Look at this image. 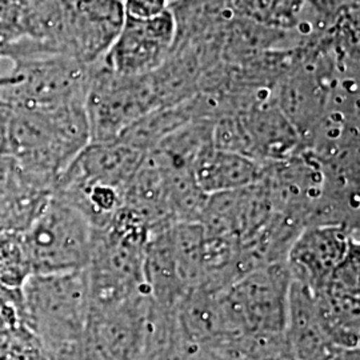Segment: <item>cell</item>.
Masks as SVG:
<instances>
[{"instance_id":"obj_1","label":"cell","mask_w":360,"mask_h":360,"mask_svg":"<svg viewBox=\"0 0 360 360\" xmlns=\"http://www.w3.org/2000/svg\"><path fill=\"white\" fill-rule=\"evenodd\" d=\"M91 142L84 102L52 110H20L0 104V155L55 184Z\"/></svg>"},{"instance_id":"obj_2","label":"cell","mask_w":360,"mask_h":360,"mask_svg":"<svg viewBox=\"0 0 360 360\" xmlns=\"http://www.w3.org/2000/svg\"><path fill=\"white\" fill-rule=\"evenodd\" d=\"M148 235L147 224L127 207L105 227L95 230L86 269L90 309H112L134 296L148 294L144 279Z\"/></svg>"},{"instance_id":"obj_3","label":"cell","mask_w":360,"mask_h":360,"mask_svg":"<svg viewBox=\"0 0 360 360\" xmlns=\"http://www.w3.org/2000/svg\"><path fill=\"white\" fill-rule=\"evenodd\" d=\"M19 292L23 326L51 354L83 339L91 309L86 270L34 274Z\"/></svg>"},{"instance_id":"obj_4","label":"cell","mask_w":360,"mask_h":360,"mask_svg":"<svg viewBox=\"0 0 360 360\" xmlns=\"http://www.w3.org/2000/svg\"><path fill=\"white\" fill-rule=\"evenodd\" d=\"M23 236L34 274H63L87 269L95 229L77 208L52 193Z\"/></svg>"},{"instance_id":"obj_5","label":"cell","mask_w":360,"mask_h":360,"mask_svg":"<svg viewBox=\"0 0 360 360\" xmlns=\"http://www.w3.org/2000/svg\"><path fill=\"white\" fill-rule=\"evenodd\" d=\"M15 80L0 87V104L20 110H52L84 102L91 65L67 55L13 62Z\"/></svg>"},{"instance_id":"obj_6","label":"cell","mask_w":360,"mask_h":360,"mask_svg":"<svg viewBox=\"0 0 360 360\" xmlns=\"http://www.w3.org/2000/svg\"><path fill=\"white\" fill-rule=\"evenodd\" d=\"M84 107L91 142H114L129 126L159 108L150 74L119 75L102 60L91 65Z\"/></svg>"},{"instance_id":"obj_7","label":"cell","mask_w":360,"mask_h":360,"mask_svg":"<svg viewBox=\"0 0 360 360\" xmlns=\"http://www.w3.org/2000/svg\"><path fill=\"white\" fill-rule=\"evenodd\" d=\"M291 276L285 263L259 267L220 292L240 336H285Z\"/></svg>"},{"instance_id":"obj_8","label":"cell","mask_w":360,"mask_h":360,"mask_svg":"<svg viewBox=\"0 0 360 360\" xmlns=\"http://www.w3.org/2000/svg\"><path fill=\"white\" fill-rule=\"evenodd\" d=\"M175 40L176 22L171 8L143 19L126 15L119 35L101 60L119 75H147L167 60Z\"/></svg>"},{"instance_id":"obj_9","label":"cell","mask_w":360,"mask_h":360,"mask_svg":"<svg viewBox=\"0 0 360 360\" xmlns=\"http://www.w3.org/2000/svg\"><path fill=\"white\" fill-rule=\"evenodd\" d=\"M142 153L123 143L90 142L58 176L53 191L105 188L126 193L139 167Z\"/></svg>"},{"instance_id":"obj_10","label":"cell","mask_w":360,"mask_h":360,"mask_svg":"<svg viewBox=\"0 0 360 360\" xmlns=\"http://www.w3.org/2000/svg\"><path fill=\"white\" fill-rule=\"evenodd\" d=\"M356 245L359 231L335 226L304 227L285 257L291 281L318 291Z\"/></svg>"},{"instance_id":"obj_11","label":"cell","mask_w":360,"mask_h":360,"mask_svg":"<svg viewBox=\"0 0 360 360\" xmlns=\"http://www.w3.org/2000/svg\"><path fill=\"white\" fill-rule=\"evenodd\" d=\"M53 183L0 155V232L25 233L50 202Z\"/></svg>"},{"instance_id":"obj_12","label":"cell","mask_w":360,"mask_h":360,"mask_svg":"<svg viewBox=\"0 0 360 360\" xmlns=\"http://www.w3.org/2000/svg\"><path fill=\"white\" fill-rule=\"evenodd\" d=\"M238 114L245 127L251 159L260 163L282 162L303 148L297 131L284 116L275 96Z\"/></svg>"},{"instance_id":"obj_13","label":"cell","mask_w":360,"mask_h":360,"mask_svg":"<svg viewBox=\"0 0 360 360\" xmlns=\"http://www.w3.org/2000/svg\"><path fill=\"white\" fill-rule=\"evenodd\" d=\"M124 18L122 0H72L75 58L86 65L99 62L115 41Z\"/></svg>"},{"instance_id":"obj_14","label":"cell","mask_w":360,"mask_h":360,"mask_svg":"<svg viewBox=\"0 0 360 360\" xmlns=\"http://www.w3.org/2000/svg\"><path fill=\"white\" fill-rule=\"evenodd\" d=\"M285 342L294 360H327L334 345L323 331L314 291L291 281Z\"/></svg>"},{"instance_id":"obj_15","label":"cell","mask_w":360,"mask_h":360,"mask_svg":"<svg viewBox=\"0 0 360 360\" xmlns=\"http://www.w3.org/2000/svg\"><path fill=\"white\" fill-rule=\"evenodd\" d=\"M266 163L245 155L207 147L193 163L195 181L200 191L208 195L230 193L259 183Z\"/></svg>"},{"instance_id":"obj_16","label":"cell","mask_w":360,"mask_h":360,"mask_svg":"<svg viewBox=\"0 0 360 360\" xmlns=\"http://www.w3.org/2000/svg\"><path fill=\"white\" fill-rule=\"evenodd\" d=\"M309 0H233L235 16L263 26L297 31Z\"/></svg>"},{"instance_id":"obj_17","label":"cell","mask_w":360,"mask_h":360,"mask_svg":"<svg viewBox=\"0 0 360 360\" xmlns=\"http://www.w3.org/2000/svg\"><path fill=\"white\" fill-rule=\"evenodd\" d=\"M34 275L23 233L0 232V285L20 290Z\"/></svg>"},{"instance_id":"obj_18","label":"cell","mask_w":360,"mask_h":360,"mask_svg":"<svg viewBox=\"0 0 360 360\" xmlns=\"http://www.w3.org/2000/svg\"><path fill=\"white\" fill-rule=\"evenodd\" d=\"M25 40V0H0V58Z\"/></svg>"},{"instance_id":"obj_19","label":"cell","mask_w":360,"mask_h":360,"mask_svg":"<svg viewBox=\"0 0 360 360\" xmlns=\"http://www.w3.org/2000/svg\"><path fill=\"white\" fill-rule=\"evenodd\" d=\"M22 326L19 290L0 285V339Z\"/></svg>"},{"instance_id":"obj_20","label":"cell","mask_w":360,"mask_h":360,"mask_svg":"<svg viewBox=\"0 0 360 360\" xmlns=\"http://www.w3.org/2000/svg\"><path fill=\"white\" fill-rule=\"evenodd\" d=\"M126 15L132 18H153L171 8L172 0H122Z\"/></svg>"},{"instance_id":"obj_21","label":"cell","mask_w":360,"mask_h":360,"mask_svg":"<svg viewBox=\"0 0 360 360\" xmlns=\"http://www.w3.org/2000/svg\"><path fill=\"white\" fill-rule=\"evenodd\" d=\"M53 360H94L83 345V339L77 343L59 348L51 354Z\"/></svg>"},{"instance_id":"obj_22","label":"cell","mask_w":360,"mask_h":360,"mask_svg":"<svg viewBox=\"0 0 360 360\" xmlns=\"http://www.w3.org/2000/svg\"><path fill=\"white\" fill-rule=\"evenodd\" d=\"M327 360H359V348L336 347Z\"/></svg>"},{"instance_id":"obj_23","label":"cell","mask_w":360,"mask_h":360,"mask_svg":"<svg viewBox=\"0 0 360 360\" xmlns=\"http://www.w3.org/2000/svg\"><path fill=\"white\" fill-rule=\"evenodd\" d=\"M13 80H15V77H13V74H10L8 77H0V87H3V86H6V84H10Z\"/></svg>"}]
</instances>
